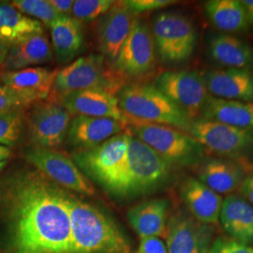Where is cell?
Listing matches in <instances>:
<instances>
[{
	"mask_svg": "<svg viewBox=\"0 0 253 253\" xmlns=\"http://www.w3.org/2000/svg\"><path fill=\"white\" fill-rule=\"evenodd\" d=\"M69 195L37 169L10 175L0 190L8 253H73Z\"/></svg>",
	"mask_w": 253,
	"mask_h": 253,
	"instance_id": "1",
	"label": "cell"
},
{
	"mask_svg": "<svg viewBox=\"0 0 253 253\" xmlns=\"http://www.w3.org/2000/svg\"><path fill=\"white\" fill-rule=\"evenodd\" d=\"M73 253H127L117 225L99 208L69 195Z\"/></svg>",
	"mask_w": 253,
	"mask_h": 253,
	"instance_id": "2",
	"label": "cell"
},
{
	"mask_svg": "<svg viewBox=\"0 0 253 253\" xmlns=\"http://www.w3.org/2000/svg\"><path fill=\"white\" fill-rule=\"evenodd\" d=\"M170 169V163L130 134L125 162L103 188L119 197L142 194L163 183Z\"/></svg>",
	"mask_w": 253,
	"mask_h": 253,
	"instance_id": "3",
	"label": "cell"
},
{
	"mask_svg": "<svg viewBox=\"0 0 253 253\" xmlns=\"http://www.w3.org/2000/svg\"><path fill=\"white\" fill-rule=\"evenodd\" d=\"M126 82V76L110 65L103 55L89 54L58 70L49 95L50 101L59 103L69 94L86 89L106 91L116 96Z\"/></svg>",
	"mask_w": 253,
	"mask_h": 253,
	"instance_id": "4",
	"label": "cell"
},
{
	"mask_svg": "<svg viewBox=\"0 0 253 253\" xmlns=\"http://www.w3.org/2000/svg\"><path fill=\"white\" fill-rule=\"evenodd\" d=\"M117 98L126 119L172 126L189 133L192 120L155 85L126 84Z\"/></svg>",
	"mask_w": 253,
	"mask_h": 253,
	"instance_id": "5",
	"label": "cell"
},
{
	"mask_svg": "<svg viewBox=\"0 0 253 253\" xmlns=\"http://www.w3.org/2000/svg\"><path fill=\"white\" fill-rule=\"evenodd\" d=\"M130 134L148 145L170 164L199 163L206 148L192 136L172 126L126 119Z\"/></svg>",
	"mask_w": 253,
	"mask_h": 253,
	"instance_id": "6",
	"label": "cell"
},
{
	"mask_svg": "<svg viewBox=\"0 0 253 253\" xmlns=\"http://www.w3.org/2000/svg\"><path fill=\"white\" fill-rule=\"evenodd\" d=\"M156 52L164 63H180L188 60L196 46V31L185 15L166 11L158 13L151 28Z\"/></svg>",
	"mask_w": 253,
	"mask_h": 253,
	"instance_id": "7",
	"label": "cell"
},
{
	"mask_svg": "<svg viewBox=\"0 0 253 253\" xmlns=\"http://www.w3.org/2000/svg\"><path fill=\"white\" fill-rule=\"evenodd\" d=\"M155 86L167 96L191 120L198 119L211 95L200 73L190 71L163 73Z\"/></svg>",
	"mask_w": 253,
	"mask_h": 253,
	"instance_id": "8",
	"label": "cell"
},
{
	"mask_svg": "<svg viewBox=\"0 0 253 253\" xmlns=\"http://www.w3.org/2000/svg\"><path fill=\"white\" fill-rule=\"evenodd\" d=\"M27 162L59 187L92 196L95 189L72 159L53 148L33 147L25 154Z\"/></svg>",
	"mask_w": 253,
	"mask_h": 253,
	"instance_id": "9",
	"label": "cell"
},
{
	"mask_svg": "<svg viewBox=\"0 0 253 253\" xmlns=\"http://www.w3.org/2000/svg\"><path fill=\"white\" fill-rule=\"evenodd\" d=\"M129 135V132H121L93 148L78 150L73 154V161L81 171L104 187L126 160Z\"/></svg>",
	"mask_w": 253,
	"mask_h": 253,
	"instance_id": "10",
	"label": "cell"
},
{
	"mask_svg": "<svg viewBox=\"0 0 253 253\" xmlns=\"http://www.w3.org/2000/svg\"><path fill=\"white\" fill-rule=\"evenodd\" d=\"M189 134L206 149L225 157H237L253 149V131L206 118L192 120Z\"/></svg>",
	"mask_w": 253,
	"mask_h": 253,
	"instance_id": "11",
	"label": "cell"
},
{
	"mask_svg": "<svg viewBox=\"0 0 253 253\" xmlns=\"http://www.w3.org/2000/svg\"><path fill=\"white\" fill-rule=\"evenodd\" d=\"M71 122L72 114L60 103L37 102L28 118L29 139L35 147H56L63 143Z\"/></svg>",
	"mask_w": 253,
	"mask_h": 253,
	"instance_id": "12",
	"label": "cell"
},
{
	"mask_svg": "<svg viewBox=\"0 0 253 253\" xmlns=\"http://www.w3.org/2000/svg\"><path fill=\"white\" fill-rule=\"evenodd\" d=\"M156 63V47L151 29L134 20L132 28L121 47L114 67L126 78L140 77L150 73Z\"/></svg>",
	"mask_w": 253,
	"mask_h": 253,
	"instance_id": "13",
	"label": "cell"
},
{
	"mask_svg": "<svg viewBox=\"0 0 253 253\" xmlns=\"http://www.w3.org/2000/svg\"><path fill=\"white\" fill-rule=\"evenodd\" d=\"M134 14L123 1L116 2L100 19L97 27L98 46L103 56L115 62L134 23Z\"/></svg>",
	"mask_w": 253,
	"mask_h": 253,
	"instance_id": "14",
	"label": "cell"
},
{
	"mask_svg": "<svg viewBox=\"0 0 253 253\" xmlns=\"http://www.w3.org/2000/svg\"><path fill=\"white\" fill-rule=\"evenodd\" d=\"M72 116L108 118L126 125V118L118 105V98L99 89L77 91L64 97L59 102Z\"/></svg>",
	"mask_w": 253,
	"mask_h": 253,
	"instance_id": "15",
	"label": "cell"
},
{
	"mask_svg": "<svg viewBox=\"0 0 253 253\" xmlns=\"http://www.w3.org/2000/svg\"><path fill=\"white\" fill-rule=\"evenodd\" d=\"M201 75L212 97L253 102V72L249 69L213 70Z\"/></svg>",
	"mask_w": 253,
	"mask_h": 253,
	"instance_id": "16",
	"label": "cell"
},
{
	"mask_svg": "<svg viewBox=\"0 0 253 253\" xmlns=\"http://www.w3.org/2000/svg\"><path fill=\"white\" fill-rule=\"evenodd\" d=\"M57 72L42 67L4 72L0 74V83L33 104L48 99Z\"/></svg>",
	"mask_w": 253,
	"mask_h": 253,
	"instance_id": "17",
	"label": "cell"
},
{
	"mask_svg": "<svg viewBox=\"0 0 253 253\" xmlns=\"http://www.w3.org/2000/svg\"><path fill=\"white\" fill-rule=\"evenodd\" d=\"M125 126L122 122L112 118L77 116L72 119L67 137L74 147L85 150L121 133Z\"/></svg>",
	"mask_w": 253,
	"mask_h": 253,
	"instance_id": "18",
	"label": "cell"
},
{
	"mask_svg": "<svg viewBox=\"0 0 253 253\" xmlns=\"http://www.w3.org/2000/svg\"><path fill=\"white\" fill-rule=\"evenodd\" d=\"M205 224L184 214H177L167 222V253H202L208 244Z\"/></svg>",
	"mask_w": 253,
	"mask_h": 253,
	"instance_id": "19",
	"label": "cell"
},
{
	"mask_svg": "<svg viewBox=\"0 0 253 253\" xmlns=\"http://www.w3.org/2000/svg\"><path fill=\"white\" fill-rule=\"evenodd\" d=\"M52 57V47L44 32L34 33L10 45L2 69L10 72L32 68L49 62Z\"/></svg>",
	"mask_w": 253,
	"mask_h": 253,
	"instance_id": "20",
	"label": "cell"
},
{
	"mask_svg": "<svg viewBox=\"0 0 253 253\" xmlns=\"http://www.w3.org/2000/svg\"><path fill=\"white\" fill-rule=\"evenodd\" d=\"M182 196L191 215L203 224H216L223 204L221 195L197 178H190L182 188Z\"/></svg>",
	"mask_w": 253,
	"mask_h": 253,
	"instance_id": "21",
	"label": "cell"
},
{
	"mask_svg": "<svg viewBox=\"0 0 253 253\" xmlns=\"http://www.w3.org/2000/svg\"><path fill=\"white\" fill-rule=\"evenodd\" d=\"M197 175L198 180L219 195H231L240 189L245 178L242 169L236 163L217 158L201 163Z\"/></svg>",
	"mask_w": 253,
	"mask_h": 253,
	"instance_id": "22",
	"label": "cell"
},
{
	"mask_svg": "<svg viewBox=\"0 0 253 253\" xmlns=\"http://www.w3.org/2000/svg\"><path fill=\"white\" fill-rule=\"evenodd\" d=\"M219 221L231 238L253 243V207L242 196L231 194L223 200Z\"/></svg>",
	"mask_w": 253,
	"mask_h": 253,
	"instance_id": "23",
	"label": "cell"
},
{
	"mask_svg": "<svg viewBox=\"0 0 253 253\" xmlns=\"http://www.w3.org/2000/svg\"><path fill=\"white\" fill-rule=\"evenodd\" d=\"M127 218L142 238L165 237L167 232L168 203L163 199L145 201L127 211Z\"/></svg>",
	"mask_w": 253,
	"mask_h": 253,
	"instance_id": "24",
	"label": "cell"
},
{
	"mask_svg": "<svg viewBox=\"0 0 253 253\" xmlns=\"http://www.w3.org/2000/svg\"><path fill=\"white\" fill-rule=\"evenodd\" d=\"M202 118L253 131V102L210 97Z\"/></svg>",
	"mask_w": 253,
	"mask_h": 253,
	"instance_id": "25",
	"label": "cell"
},
{
	"mask_svg": "<svg viewBox=\"0 0 253 253\" xmlns=\"http://www.w3.org/2000/svg\"><path fill=\"white\" fill-rule=\"evenodd\" d=\"M209 54L214 61L228 69H249L253 64V47L232 34L212 37Z\"/></svg>",
	"mask_w": 253,
	"mask_h": 253,
	"instance_id": "26",
	"label": "cell"
},
{
	"mask_svg": "<svg viewBox=\"0 0 253 253\" xmlns=\"http://www.w3.org/2000/svg\"><path fill=\"white\" fill-rule=\"evenodd\" d=\"M52 46L57 59L68 62L84 45V31L80 21L73 16H61L50 26Z\"/></svg>",
	"mask_w": 253,
	"mask_h": 253,
	"instance_id": "27",
	"label": "cell"
},
{
	"mask_svg": "<svg viewBox=\"0 0 253 253\" xmlns=\"http://www.w3.org/2000/svg\"><path fill=\"white\" fill-rule=\"evenodd\" d=\"M205 9L211 23L225 34L244 32L251 27L241 0H210Z\"/></svg>",
	"mask_w": 253,
	"mask_h": 253,
	"instance_id": "28",
	"label": "cell"
},
{
	"mask_svg": "<svg viewBox=\"0 0 253 253\" xmlns=\"http://www.w3.org/2000/svg\"><path fill=\"white\" fill-rule=\"evenodd\" d=\"M43 32L42 23L30 18L11 2H0V41L13 44L25 37Z\"/></svg>",
	"mask_w": 253,
	"mask_h": 253,
	"instance_id": "29",
	"label": "cell"
},
{
	"mask_svg": "<svg viewBox=\"0 0 253 253\" xmlns=\"http://www.w3.org/2000/svg\"><path fill=\"white\" fill-rule=\"evenodd\" d=\"M25 109L0 113V145L12 146L18 142L25 119Z\"/></svg>",
	"mask_w": 253,
	"mask_h": 253,
	"instance_id": "30",
	"label": "cell"
},
{
	"mask_svg": "<svg viewBox=\"0 0 253 253\" xmlns=\"http://www.w3.org/2000/svg\"><path fill=\"white\" fill-rule=\"evenodd\" d=\"M11 4L25 15L36 18L49 27L55 20L63 16L54 10L48 0H13Z\"/></svg>",
	"mask_w": 253,
	"mask_h": 253,
	"instance_id": "31",
	"label": "cell"
},
{
	"mask_svg": "<svg viewBox=\"0 0 253 253\" xmlns=\"http://www.w3.org/2000/svg\"><path fill=\"white\" fill-rule=\"evenodd\" d=\"M112 0H77L73 4V17L80 22H91L101 17L113 7Z\"/></svg>",
	"mask_w": 253,
	"mask_h": 253,
	"instance_id": "32",
	"label": "cell"
},
{
	"mask_svg": "<svg viewBox=\"0 0 253 253\" xmlns=\"http://www.w3.org/2000/svg\"><path fill=\"white\" fill-rule=\"evenodd\" d=\"M31 103L15 91L0 83V113L14 109H26Z\"/></svg>",
	"mask_w": 253,
	"mask_h": 253,
	"instance_id": "33",
	"label": "cell"
},
{
	"mask_svg": "<svg viewBox=\"0 0 253 253\" xmlns=\"http://www.w3.org/2000/svg\"><path fill=\"white\" fill-rule=\"evenodd\" d=\"M209 253H253V247L233 238H218L212 245Z\"/></svg>",
	"mask_w": 253,
	"mask_h": 253,
	"instance_id": "34",
	"label": "cell"
},
{
	"mask_svg": "<svg viewBox=\"0 0 253 253\" xmlns=\"http://www.w3.org/2000/svg\"><path fill=\"white\" fill-rule=\"evenodd\" d=\"M123 3L134 15L150 10H156L168 7L175 3L172 0H125Z\"/></svg>",
	"mask_w": 253,
	"mask_h": 253,
	"instance_id": "35",
	"label": "cell"
},
{
	"mask_svg": "<svg viewBox=\"0 0 253 253\" xmlns=\"http://www.w3.org/2000/svg\"><path fill=\"white\" fill-rule=\"evenodd\" d=\"M138 253H167V249L160 237H146L141 239Z\"/></svg>",
	"mask_w": 253,
	"mask_h": 253,
	"instance_id": "36",
	"label": "cell"
},
{
	"mask_svg": "<svg viewBox=\"0 0 253 253\" xmlns=\"http://www.w3.org/2000/svg\"><path fill=\"white\" fill-rule=\"evenodd\" d=\"M56 12L64 16H72L73 0H48Z\"/></svg>",
	"mask_w": 253,
	"mask_h": 253,
	"instance_id": "37",
	"label": "cell"
},
{
	"mask_svg": "<svg viewBox=\"0 0 253 253\" xmlns=\"http://www.w3.org/2000/svg\"><path fill=\"white\" fill-rule=\"evenodd\" d=\"M239 190L241 191L242 197L253 207V172L245 176Z\"/></svg>",
	"mask_w": 253,
	"mask_h": 253,
	"instance_id": "38",
	"label": "cell"
},
{
	"mask_svg": "<svg viewBox=\"0 0 253 253\" xmlns=\"http://www.w3.org/2000/svg\"><path fill=\"white\" fill-rule=\"evenodd\" d=\"M10 45L11 44H9L8 42L0 41V70L3 68V65L6 60L7 54L9 53Z\"/></svg>",
	"mask_w": 253,
	"mask_h": 253,
	"instance_id": "39",
	"label": "cell"
},
{
	"mask_svg": "<svg viewBox=\"0 0 253 253\" xmlns=\"http://www.w3.org/2000/svg\"><path fill=\"white\" fill-rule=\"evenodd\" d=\"M247 11L248 19L250 22V26L253 27V0H241Z\"/></svg>",
	"mask_w": 253,
	"mask_h": 253,
	"instance_id": "40",
	"label": "cell"
},
{
	"mask_svg": "<svg viewBox=\"0 0 253 253\" xmlns=\"http://www.w3.org/2000/svg\"><path fill=\"white\" fill-rule=\"evenodd\" d=\"M10 150L9 147L4 146V145H0V162H4L7 161L10 156Z\"/></svg>",
	"mask_w": 253,
	"mask_h": 253,
	"instance_id": "41",
	"label": "cell"
},
{
	"mask_svg": "<svg viewBox=\"0 0 253 253\" xmlns=\"http://www.w3.org/2000/svg\"><path fill=\"white\" fill-rule=\"evenodd\" d=\"M7 165V162L4 161V162H0V172L4 169V167Z\"/></svg>",
	"mask_w": 253,
	"mask_h": 253,
	"instance_id": "42",
	"label": "cell"
},
{
	"mask_svg": "<svg viewBox=\"0 0 253 253\" xmlns=\"http://www.w3.org/2000/svg\"></svg>",
	"mask_w": 253,
	"mask_h": 253,
	"instance_id": "43",
	"label": "cell"
}]
</instances>
